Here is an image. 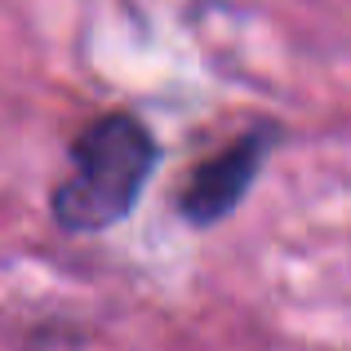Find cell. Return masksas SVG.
<instances>
[{
	"label": "cell",
	"mask_w": 351,
	"mask_h": 351,
	"mask_svg": "<svg viewBox=\"0 0 351 351\" xmlns=\"http://www.w3.org/2000/svg\"><path fill=\"white\" fill-rule=\"evenodd\" d=\"M160 165V138L138 112L112 107L67 147V173L49 191V218L67 236H103L138 209Z\"/></svg>",
	"instance_id": "cell-1"
},
{
	"label": "cell",
	"mask_w": 351,
	"mask_h": 351,
	"mask_svg": "<svg viewBox=\"0 0 351 351\" xmlns=\"http://www.w3.org/2000/svg\"><path fill=\"white\" fill-rule=\"evenodd\" d=\"M285 143V129L276 120H254L245 125L236 138H227L218 152H209L205 160L191 165V173L182 178L178 196H173V209L187 227L205 232V227H218L245 205V196L254 191L258 173L267 169L271 152Z\"/></svg>",
	"instance_id": "cell-2"
}]
</instances>
